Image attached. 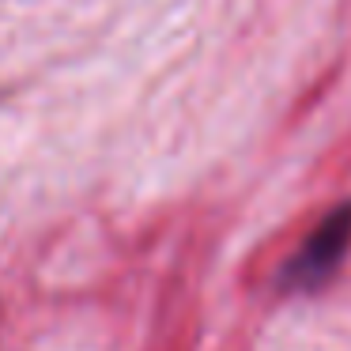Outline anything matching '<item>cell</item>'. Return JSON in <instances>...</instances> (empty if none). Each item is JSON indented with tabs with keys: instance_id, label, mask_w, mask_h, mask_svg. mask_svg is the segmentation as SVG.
Here are the masks:
<instances>
[{
	"instance_id": "6da1fadb",
	"label": "cell",
	"mask_w": 351,
	"mask_h": 351,
	"mask_svg": "<svg viewBox=\"0 0 351 351\" xmlns=\"http://www.w3.org/2000/svg\"><path fill=\"white\" fill-rule=\"evenodd\" d=\"M351 250V200L336 204L295 250V257L283 265L280 287L283 291H317L332 280Z\"/></svg>"
}]
</instances>
